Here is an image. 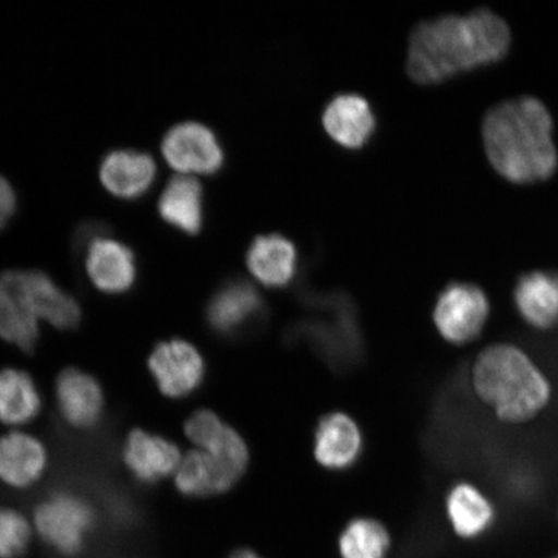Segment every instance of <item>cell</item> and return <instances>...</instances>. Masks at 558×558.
Instances as JSON below:
<instances>
[{
  "instance_id": "6da1fadb",
  "label": "cell",
  "mask_w": 558,
  "mask_h": 558,
  "mask_svg": "<svg viewBox=\"0 0 558 558\" xmlns=\"http://www.w3.org/2000/svg\"><path fill=\"white\" fill-rule=\"evenodd\" d=\"M511 40L506 21L490 10L424 21L410 37L408 74L418 85H437L504 59Z\"/></svg>"
},
{
  "instance_id": "7a4b0ae2",
  "label": "cell",
  "mask_w": 558,
  "mask_h": 558,
  "mask_svg": "<svg viewBox=\"0 0 558 558\" xmlns=\"http://www.w3.org/2000/svg\"><path fill=\"white\" fill-rule=\"evenodd\" d=\"M483 137L495 171L512 183H538L557 169L553 117L535 97L495 105L485 117Z\"/></svg>"
},
{
  "instance_id": "3957f363",
  "label": "cell",
  "mask_w": 558,
  "mask_h": 558,
  "mask_svg": "<svg viewBox=\"0 0 558 558\" xmlns=\"http://www.w3.org/2000/svg\"><path fill=\"white\" fill-rule=\"evenodd\" d=\"M473 387L500 421H532L550 400V384L520 348L495 344L480 353L473 366Z\"/></svg>"
},
{
  "instance_id": "277c9868",
  "label": "cell",
  "mask_w": 558,
  "mask_h": 558,
  "mask_svg": "<svg viewBox=\"0 0 558 558\" xmlns=\"http://www.w3.org/2000/svg\"><path fill=\"white\" fill-rule=\"evenodd\" d=\"M34 523L48 546L62 556L72 557L85 548L96 525V514L86 499L60 492L35 508Z\"/></svg>"
},
{
  "instance_id": "5b68a950",
  "label": "cell",
  "mask_w": 558,
  "mask_h": 558,
  "mask_svg": "<svg viewBox=\"0 0 558 558\" xmlns=\"http://www.w3.org/2000/svg\"><path fill=\"white\" fill-rule=\"evenodd\" d=\"M490 313V303L478 286L453 282L439 295L435 324L444 339L452 344L471 343L480 337Z\"/></svg>"
},
{
  "instance_id": "8992f818",
  "label": "cell",
  "mask_w": 558,
  "mask_h": 558,
  "mask_svg": "<svg viewBox=\"0 0 558 558\" xmlns=\"http://www.w3.org/2000/svg\"><path fill=\"white\" fill-rule=\"evenodd\" d=\"M148 367L159 392L172 400L194 393L206 375L204 355L191 341L179 338L160 341L149 355Z\"/></svg>"
},
{
  "instance_id": "52a82bcc",
  "label": "cell",
  "mask_w": 558,
  "mask_h": 558,
  "mask_svg": "<svg viewBox=\"0 0 558 558\" xmlns=\"http://www.w3.org/2000/svg\"><path fill=\"white\" fill-rule=\"evenodd\" d=\"M160 149L167 163L186 177L218 173L226 162L215 132L198 122L173 125L163 136Z\"/></svg>"
},
{
  "instance_id": "ba28073f",
  "label": "cell",
  "mask_w": 558,
  "mask_h": 558,
  "mask_svg": "<svg viewBox=\"0 0 558 558\" xmlns=\"http://www.w3.org/2000/svg\"><path fill=\"white\" fill-rule=\"evenodd\" d=\"M185 435L199 450L211 456L230 483L236 484L248 465V449L239 432L209 410H198L187 418Z\"/></svg>"
},
{
  "instance_id": "9c48e42d",
  "label": "cell",
  "mask_w": 558,
  "mask_h": 558,
  "mask_svg": "<svg viewBox=\"0 0 558 558\" xmlns=\"http://www.w3.org/2000/svg\"><path fill=\"white\" fill-rule=\"evenodd\" d=\"M86 270L89 281L105 294L120 295L134 288L137 265L134 251L109 236H90Z\"/></svg>"
},
{
  "instance_id": "30bf717a",
  "label": "cell",
  "mask_w": 558,
  "mask_h": 558,
  "mask_svg": "<svg viewBox=\"0 0 558 558\" xmlns=\"http://www.w3.org/2000/svg\"><path fill=\"white\" fill-rule=\"evenodd\" d=\"M123 462L138 483L155 485L177 473L181 460L179 446L169 438L134 429L125 438Z\"/></svg>"
},
{
  "instance_id": "8fae6325",
  "label": "cell",
  "mask_w": 558,
  "mask_h": 558,
  "mask_svg": "<svg viewBox=\"0 0 558 558\" xmlns=\"http://www.w3.org/2000/svg\"><path fill=\"white\" fill-rule=\"evenodd\" d=\"M56 400L62 418L76 429H90L99 424L105 399L100 383L80 368L64 369L56 380Z\"/></svg>"
},
{
  "instance_id": "7c38bea8",
  "label": "cell",
  "mask_w": 558,
  "mask_h": 558,
  "mask_svg": "<svg viewBox=\"0 0 558 558\" xmlns=\"http://www.w3.org/2000/svg\"><path fill=\"white\" fill-rule=\"evenodd\" d=\"M157 165L148 153L121 149L108 153L100 165L101 183L114 197L134 201L151 190Z\"/></svg>"
},
{
  "instance_id": "4fadbf2b",
  "label": "cell",
  "mask_w": 558,
  "mask_h": 558,
  "mask_svg": "<svg viewBox=\"0 0 558 558\" xmlns=\"http://www.w3.org/2000/svg\"><path fill=\"white\" fill-rule=\"evenodd\" d=\"M38 318L33 313L21 283V270L0 275V338L25 352L39 340Z\"/></svg>"
},
{
  "instance_id": "5bb4252c",
  "label": "cell",
  "mask_w": 558,
  "mask_h": 558,
  "mask_svg": "<svg viewBox=\"0 0 558 558\" xmlns=\"http://www.w3.org/2000/svg\"><path fill=\"white\" fill-rule=\"evenodd\" d=\"M21 283L27 303L38 319L46 320L59 330H73L81 324L80 304L44 271L21 270Z\"/></svg>"
},
{
  "instance_id": "9a60e30c",
  "label": "cell",
  "mask_w": 558,
  "mask_h": 558,
  "mask_svg": "<svg viewBox=\"0 0 558 558\" xmlns=\"http://www.w3.org/2000/svg\"><path fill=\"white\" fill-rule=\"evenodd\" d=\"M48 465L44 442L23 432L0 437V480L11 487L27 488L37 484Z\"/></svg>"
},
{
  "instance_id": "2e32d148",
  "label": "cell",
  "mask_w": 558,
  "mask_h": 558,
  "mask_svg": "<svg viewBox=\"0 0 558 558\" xmlns=\"http://www.w3.org/2000/svg\"><path fill=\"white\" fill-rule=\"evenodd\" d=\"M324 128L333 142L348 149H360L374 135L375 114L364 97L343 94L327 105L323 116Z\"/></svg>"
},
{
  "instance_id": "e0dca14e",
  "label": "cell",
  "mask_w": 558,
  "mask_h": 558,
  "mask_svg": "<svg viewBox=\"0 0 558 558\" xmlns=\"http://www.w3.org/2000/svg\"><path fill=\"white\" fill-rule=\"evenodd\" d=\"M263 299L253 284L234 279L222 286L207 305L208 325L221 335H233L259 317Z\"/></svg>"
},
{
  "instance_id": "ac0fdd59",
  "label": "cell",
  "mask_w": 558,
  "mask_h": 558,
  "mask_svg": "<svg viewBox=\"0 0 558 558\" xmlns=\"http://www.w3.org/2000/svg\"><path fill=\"white\" fill-rule=\"evenodd\" d=\"M520 316L534 329L549 330L558 324V274L535 270L520 277L514 288Z\"/></svg>"
},
{
  "instance_id": "d6986e66",
  "label": "cell",
  "mask_w": 558,
  "mask_h": 558,
  "mask_svg": "<svg viewBox=\"0 0 558 558\" xmlns=\"http://www.w3.org/2000/svg\"><path fill=\"white\" fill-rule=\"evenodd\" d=\"M362 436L351 416L332 413L320 418L316 432L314 456L330 470H345L357 462Z\"/></svg>"
},
{
  "instance_id": "ffe728a7",
  "label": "cell",
  "mask_w": 558,
  "mask_h": 558,
  "mask_svg": "<svg viewBox=\"0 0 558 558\" xmlns=\"http://www.w3.org/2000/svg\"><path fill=\"white\" fill-rule=\"evenodd\" d=\"M158 214L170 227L195 235L204 228V190L197 179L180 174L166 185L158 201Z\"/></svg>"
},
{
  "instance_id": "44dd1931",
  "label": "cell",
  "mask_w": 558,
  "mask_h": 558,
  "mask_svg": "<svg viewBox=\"0 0 558 558\" xmlns=\"http://www.w3.org/2000/svg\"><path fill=\"white\" fill-rule=\"evenodd\" d=\"M246 262L263 284L283 288L296 274L298 253L294 243L283 235H259L251 243Z\"/></svg>"
},
{
  "instance_id": "7402d4cb",
  "label": "cell",
  "mask_w": 558,
  "mask_h": 558,
  "mask_svg": "<svg viewBox=\"0 0 558 558\" xmlns=\"http://www.w3.org/2000/svg\"><path fill=\"white\" fill-rule=\"evenodd\" d=\"M41 397L29 374L19 368L0 372V422L19 427L40 414Z\"/></svg>"
},
{
  "instance_id": "603a6c76",
  "label": "cell",
  "mask_w": 558,
  "mask_h": 558,
  "mask_svg": "<svg viewBox=\"0 0 558 558\" xmlns=\"http://www.w3.org/2000/svg\"><path fill=\"white\" fill-rule=\"evenodd\" d=\"M174 485L180 494L191 498L211 497L234 486L216 460L199 449L187 452L181 460Z\"/></svg>"
},
{
  "instance_id": "cb8c5ba5",
  "label": "cell",
  "mask_w": 558,
  "mask_h": 558,
  "mask_svg": "<svg viewBox=\"0 0 558 558\" xmlns=\"http://www.w3.org/2000/svg\"><path fill=\"white\" fill-rule=\"evenodd\" d=\"M446 508L453 530L463 538L483 534L494 519L490 501L469 483H460L451 488Z\"/></svg>"
},
{
  "instance_id": "d4e9b609",
  "label": "cell",
  "mask_w": 558,
  "mask_h": 558,
  "mask_svg": "<svg viewBox=\"0 0 558 558\" xmlns=\"http://www.w3.org/2000/svg\"><path fill=\"white\" fill-rule=\"evenodd\" d=\"M390 546L387 529L373 519H355L340 535L343 558H384Z\"/></svg>"
},
{
  "instance_id": "484cf974",
  "label": "cell",
  "mask_w": 558,
  "mask_h": 558,
  "mask_svg": "<svg viewBox=\"0 0 558 558\" xmlns=\"http://www.w3.org/2000/svg\"><path fill=\"white\" fill-rule=\"evenodd\" d=\"M32 527L16 509L0 506V558H21L29 549Z\"/></svg>"
},
{
  "instance_id": "4316f807",
  "label": "cell",
  "mask_w": 558,
  "mask_h": 558,
  "mask_svg": "<svg viewBox=\"0 0 558 558\" xmlns=\"http://www.w3.org/2000/svg\"><path fill=\"white\" fill-rule=\"evenodd\" d=\"M17 209V195L10 181L0 177V230L9 225Z\"/></svg>"
},
{
  "instance_id": "83f0119b",
  "label": "cell",
  "mask_w": 558,
  "mask_h": 558,
  "mask_svg": "<svg viewBox=\"0 0 558 558\" xmlns=\"http://www.w3.org/2000/svg\"><path fill=\"white\" fill-rule=\"evenodd\" d=\"M229 558H262L253 553V550L250 549H240L236 550L232 556Z\"/></svg>"
}]
</instances>
